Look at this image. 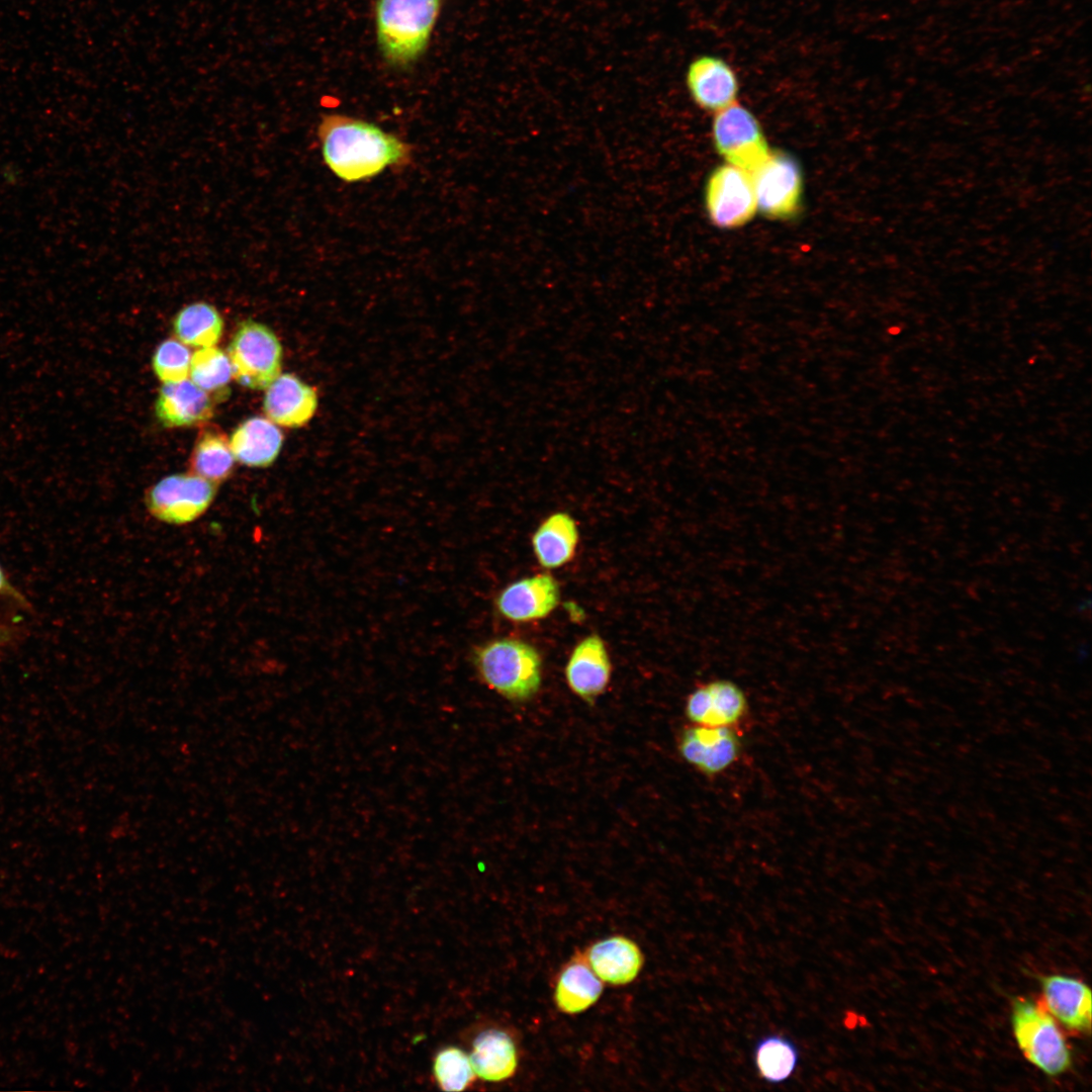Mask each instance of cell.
Listing matches in <instances>:
<instances>
[{
  "label": "cell",
  "mask_w": 1092,
  "mask_h": 1092,
  "mask_svg": "<svg viewBox=\"0 0 1092 1092\" xmlns=\"http://www.w3.org/2000/svg\"><path fill=\"white\" fill-rule=\"evenodd\" d=\"M758 1076L769 1084L788 1081L797 1071L801 1056L797 1043L781 1033H767L756 1039L752 1051Z\"/></svg>",
  "instance_id": "23"
},
{
  "label": "cell",
  "mask_w": 1092,
  "mask_h": 1092,
  "mask_svg": "<svg viewBox=\"0 0 1092 1092\" xmlns=\"http://www.w3.org/2000/svg\"><path fill=\"white\" fill-rule=\"evenodd\" d=\"M594 973L610 985H627L640 973L644 958L639 946L625 936H611L594 943L585 958Z\"/></svg>",
  "instance_id": "18"
},
{
  "label": "cell",
  "mask_w": 1092,
  "mask_h": 1092,
  "mask_svg": "<svg viewBox=\"0 0 1092 1092\" xmlns=\"http://www.w3.org/2000/svg\"><path fill=\"white\" fill-rule=\"evenodd\" d=\"M230 447L237 461L249 467H268L278 457L283 435L268 418L252 417L232 434Z\"/></svg>",
  "instance_id": "19"
},
{
  "label": "cell",
  "mask_w": 1092,
  "mask_h": 1092,
  "mask_svg": "<svg viewBox=\"0 0 1092 1092\" xmlns=\"http://www.w3.org/2000/svg\"><path fill=\"white\" fill-rule=\"evenodd\" d=\"M713 142L727 164L751 173L771 152L754 114L735 102L715 112Z\"/></svg>",
  "instance_id": "7"
},
{
  "label": "cell",
  "mask_w": 1092,
  "mask_h": 1092,
  "mask_svg": "<svg viewBox=\"0 0 1092 1092\" xmlns=\"http://www.w3.org/2000/svg\"><path fill=\"white\" fill-rule=\"evenodd\" d=\"M163 427L182 428L206 423L214 415V399L191 380L164 383L155 402Z\"/></svg>",
  "instance_id": "16"
},
{
  "label": "cell",
  "mask_w": 1092,
  "mask_h": 1092,
  "mask_svg": "<svg viewBox=\"0 0 1092 1092\" xmlns=\"http://www.w3.org/2000/svg\"><path fill=\"white\" fill-rule=\"evenodd\" d=\"M578 540L574 519L567 513L557 512L543 520L534 532L533 552L544 568H558L573 558Z\"/></svg>",
  "instance_id": "20"
},
{
  "label": "cell",
  "mask_w": 1092,
  "mask_h": 1092,
  "mask_svg": "<svg viewBox=\"0 0 1092 1092\" xmlns=\"http://www.w3.org/2000/svg\"><path fill=\"white\" fill-rule=\"evenodd\" d=\"M603 981L594 973L585 958H575L560 973L554 1001L566 1014H577L593 1006L603 992Z\"/></svg>",
  "instance_id": "22"
},
{
  "label": "cell",
  "mask_w": 1092,
  "mask_h": 1092,
  "mask_svg": "<svg viewBox=\"0 0 1092 1092\" xmlns=\"http://www.w3.org/2000/svg\"><path fill=\"white\" fill-rule=\"evenodd\" d=\"M748 708L741 687L731 679L714 678L688 696L685 712L695 725L736 728L744 720Z\"/></svg>",
  "instance_id": "11"
},
{
  "label": "cell",
  "mask_w": 1092,
  "mask_h": 1092,
  "mask_svg": "<svg viewBox=\"0 0 1092 1092\" xmlns=\"http://www.w3.org/2000/svg\"><path fill=\"white\" fill-rule=\"evenodd\" d=\"M191 354L180 341L168 339L162 342L153 356V369L164 383L187 379L190 373Z\"/></svg>",
  "instance_id": "28"
},
{
  "label": "cell",
  "mask_w": 1092,
  "mask_h": 1092,
  "mask_svg": "<svg viewBox=\"0 0 1092 1092\" xmlns=\"http://www.w3.org/2000/svg\"><path fill=\"white\" fill-rule=\"evenodd\" d=\"M1014 1037L1023 1056L1049 1076L1065 1073L1072 1064L1071 1051L1054 1017L1030 998L1012 1002Z\"/></svg>",
  "instance_id": "4"
},
{
  "label": "cell",
  "mask_w": 1092,
  "mask_h": 1092,
  "mask_svg": "<svg viewBox=\"0 0 1092 1092\" xmlns=\"http://www.w3.org/2000/svg\"><path fill=\"white\" fill-rule=\"evenodd\" d=\"M228 356L233 378L246 388L265 389L280 375L282 346L270 328L253 320L237 328Z\"/></svg>",
  "instance_id": "5"
},
{
  "label": "cell",
  "mask_w": 1092,
  "mask_h": 1092,
  "mask_svg": "<svg viewBox=\"0 0 1092 1092\" xmlns=\"http://www.w3.org/2000/svg\"><path fill=\"white\" fill-rule=\"evenodd\" d=\"M443 0H376L378 51L390 67L404 69L426 53Z\"/></svg>",
  "instance_id": "2"
},
{
  "label": "cell",
  "mask_w": 1092,
  "mask_h": 1092,
  "mask_svg": "<svg viewBox=\"0 0 1092 1092\" xmlns=\"http://www.w3.org/2000/svg\"><path fill=\"white\" fill-rule=\"evenodd\" d=\"M235 457L230 441L218 429L208 428L198 436L190 456V472L219 484L234 471Z\"/></svg>",
  "instance_id": "24"
},
{
  "label": "cell",
  "mask_w": 1092,
  "mask_h": 1092,
  "mask_svg": "<svg viewBox=\"0 0 1092 1092\" xmlns=\"http://www.w3.org/2000/svg\"><path fill=\"white\" fill-rule=\"evenodd\" d=\"M177 339L195 348L215 346L223 332V320L214 305L197 301L181 308L173 321Z\"/></svg>",
  "instance_id": "25"
},
{
  "label": "cell",
  "mask_w": 1092,
  "mask_h": 1092,
  "mask_svg": "<svg viewBox=\"0 0 1092 1092\" xmlns=\"http://www.w3.org/2000/svg\"><path fill=\"white\" fill-rule=\"evenodd\" d=\"M317 403V393L312 386L294 374L283 373L267 387L263 408L274 424L300 428L312 419Z\"/></svg>",
  "instance_id": "15"
},
{
  "label": "cell",
  "mask_w": 1092,
  "mask_h": 1092,
  "mask_svg": "<svg viewBox=\"0 0 1092 1092\" xmlns=\"http://www.w3.org/2000/svg\"><path fill=\"white\" fill-rule=\"evenodd\" d=\"M560 588L549 573H538L509 583L494 598L496 612L515 623L546 618L557 607Z\"/></svg>",
  "instance_id": "12"
},
{
  "label": "cell",
  "mask_w": 1092,
  "mask_h": 1092,
  "mask_svg": "<svg viewBox=\"0 0 1092 1092\" xmlns=\"http://www.w3.org/2000/svg\"><path fill=\"white\" fill-rule=\"evenodd\" d=\"M686 84L694 102L713 112L735 103L739 91L738 78L731 65L713 55L696 57L689 64Z\"/></svg>",
  "instance_id": "13"
},
{
  "label": "cell",
  "mask_w": 1092,
  "mask_h": 1092,
  "mask_svg": "<svg viewBox=\"0 0 1092 1092\" xmlns=\"http://www.w3.org/2000/svg\"><path fill=\"white\" fill-rule=\"evenodd\" d=\"M1045 1010L1067 1028L1089 1032L1091 1029V991L1081 980L1064 975L1040 978Z\"/></svg>",
  "instance_id": "17"
},
{
  "label": "cell",
  "mask_w": 1092,
  "mask_h": 1092,
  "mask_svg": "<svg viewBox=\"0 0 1092 1092\" xmlns=\"http://www.w3.org/2000/svg\"><path fill=\"white\" fill-rule=\"evenodd\" d=\"M611 659L603 639L592 634L572 649L565 667L568 688L585 702L593 703L608 687Z\"/></svg>",
  "instance_id": "14"
},
{
  "label": "cell",
  "mask_w": 1092,
  "mask_h": 1092,
  "mask_svg": "<svg viewBox=\"0 0 1092 1092\" xmlns=\"http://www.w3.org/2000/svg\"><path fill=\"white\" fill-rule=\"evenodd\" d=\"M191 381L207 392L214 401L229 396L233 368L228 354L214 346L199 348L191 356Z\"/></svg>",
  "instance_id": "26"
},
{
  "label": "cell",
  "mask_w": 1092,
  "mask_h": 1092,
  "mask_svg": "<svg viewBox=\"0 0 1092 1092\" xmlns=\"http://www.w3.org/2000/svg\"><path fill=\"white\" fill-rule=\"evenodd\" d=\"M217 484L191 472L168 475L149 488L146 507L157 520L184 525L201 517L213 502Z\"/></svg>",
  "instance_id": "6"
},
{
  "label": "cell",
  "mask_w": 1092,
  "mask_h": 1092,
  "mask_svg": "<svg viewBox=\"0 0 1092 1092\" xmlns=\"http://www.w3.org/2000/svg\"><path fill=\"white\" fill-rule=\"evenodd\" d=\"M0 597L18 605L23 610H30L31 606L26 597L12 583L4 568L0 564Z\"/></svg>",
  "instance_id": "29"
},
{
  "label": "cell",
  "mask_w": 1092,
  "mask_h": 1092,
  "mask_svg": "<svg viewBox=\"0 0 1092 1092\" xmlns=\"http://www.w3.org/2000/svg\"><path fill=\"white\" fill-rule=\"evenodd\" d=\"M18 638V631L9 625L0 624V647L11 645Z\"/></svg>",
  "instance_id": "30"
},
{
  "label": "cell",
  "mask_w": 1092,
  "mask_h": 1092,
  "mask_svg": "<svg viewBox=\"0 0 1092 1092\" xmlns=\"http://www.w3.org/2000/svg\"><path fill=\"white\" fill-rule=\"evenodd\" d=\"M469 1059L475 1075L490 1082L511 1078L518 1066L515 1043L507 1032L499 1029L481 1032L473 1041Z\"/></svg>",
  "instance_id": "21"
},
{
  "label": "cell",
  "mask_w": 1092,
  "mask_h": 1092,
  "mask_svg": "<svg viewBox=\"0 0 1092 1092\" xmlns=\"http://www.w3.org/2000/svg\"><path fill=\"white\" fill-rule=\"evenodd\" d=\"M469 658L479 680L509 701H527L540 689L542 659L527 641L492 638L472 647Z\"/></svg>",
  "instance_id": "3"
},
{
  "label": "cell",
  "mask_w": 1092,
  "mask_h": 1092,
  "mask_svg": "<svg viewBox=\"0 0 1092 1092\" xmlns=\"http://www.w3.org/2000/svg\"><path fill=\"white\" fill-rule=\"evenodd\" d=\"M757 209L768 218L787 219L800 210L803 178L790 155L770 152L751 173Z\"/></svg>",
  "instance_id": "8"
},
{
  "label": "cell",
  "mask_w": 1092,
  "mask_h": 1092,
  "mask_svg": "<svg viewBox=\"0 0 1092 1092\" xmlns=\"http://www.w3.org/2000/svg\"><path fill=\"white\" fill-rule=\"evenodd\" d=\"M678 751L698 771L715 777L736 763L742 741L736 728L692 724L679 736Z\"/></svg>",
  "instance_id": "10"
},
{
  "label": "cell",
  "mask_w": 1092,
  "mask_h": 1092,
  "mask_svg": "<svg viewBox=\"0 0 1092 1092\" xmlns=\"http://www.w3.org/2000/svg\"><path fill=\"white\" fill-rule=\"evenodd\" d=\"M317 135L326 165L346 182L373 178L389 167L405 166L412 160L411 145L357 117L325 114Z\"/></svg>",
  "instance_id": "1"
},
{
  "label": "cell",
  "mask_w": 1092,
  "mask_h": 1092,
  "mask_svg": "<svg viewBox=\"0 0 1092 1092\" xmlns=\"http://www.w3.org/2000/svg\"><path fill=\"white\" fill-rule=\"evenodd\" d=\"M433 1072L438 1085L445 1091L465 1090L476 1076L469 1056L456 1046H447L437 1054Z\"/></svg>",
  "instance_id": "27"
},
{
  "label": "cell",
  "mask_w": 1092,
  "mask_h": 1092,
  "mask_svg": "<svg viewBox=\"0 0 1092 1092\" xmlns=\"http://www.w3.org/2000/svg\"><path fill=\"white\" fill-rule=\"evenodd\" d=\"M705 206L719 228L733 229L748 222L757 210L750 173L730 164L716 168L706 183Z\"/></svg>",
  "instance_id": "9"
}]
</instances>
